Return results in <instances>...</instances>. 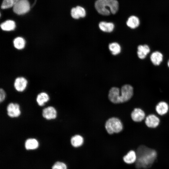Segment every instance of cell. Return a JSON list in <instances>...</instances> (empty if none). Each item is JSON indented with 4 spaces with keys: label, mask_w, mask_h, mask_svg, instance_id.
Masks as SVG:
<instances>
[{
    "label": "cell",
    "mask_w": 169,
    "mask_h": 169,
    "mask_svg": "<svg viewBox=\"0 0 169 169\" xmlns=\"http://www.w3.org/2000/svg\"><path fill=\"white\" fill-rule=\"evenodd\" d=\"M169 106L168 104L164 101L159 102L156 107V112L160 115L166 114L167 112Z\"/></svg>",
    "instance_id": "cell-18"
},
{
    "label": "cell",
    "mask_w": 169,
    "mask_h": 169,
    "mask_svg": "<svg viewBox=\"0 0 169 169\" xmlns=\"http://www.w3.org/2000/svg\"><path fill=\"white\" fill-rule=\"evenodd\" d=\"M137 156V161L138 166L146 167L149 166L154 161L157 156V153L154 150L143 147Z\"/></svg>",
    "instance_id": "cell-2"
},
{
    "label": "cell",
    "mask_w": 169,
    "mask_h": 169,
    "mask_svg": "<svg viewBox=\"0 0 169 169\" xmlns=\"http://www.w3.org/2000/svg\"><path fill=\"white\" fill-rule=\"evenodd\" d=\"M49 100L48 95L45 92H42L38 94L36 98V101L38 105L40 106H43Z\"/></svg>",
    "instance_id": "cell-19"
},
{
    "label": "cell",
    "mask_w": 169,
    "mask_h": 169,
    "mask_svg": "<svg viewBox=\"0 0 169 169\" xmlns=\"http://www.w3.org/2000/svg\"><path fill=\"white\" fill-rule=\"evenodd\" d=\"M52 169H67L66 165L64 163L57 161L55 162L52 166Z\"/></svg>",
    "instance_id": "cell-26"
},
{
    "label": "cell",
    "mask_w": 169,
    "mask_h": 169,
    "mask_svg": "<svg viewBox=\"0 0 169 169\" xmlns=\"http://www.w3.org/2000/svg\"><path fill=\"white\" fill-rule=\"evenodd\" d=\"M108 48L112 54L114 55L119 54L121 51L120 45L116 42H113L110 44Z\"/></svg>",
    "instance_id": "cell-23"
},
{
    "label": "cell",
    "mask_w": 169,
    "mask_h": 169,
    "mask_svg": "<svg viewBox=\"0 0 169 169\" xmlns=\"http://www.w3.org/2000/svg\"><path fill=\"white\" fill-rule=\"evenodd\" d=\"M99 27L100 29L103 32L110 33L114 30L115 25L112 23L102 21L99 23Z\"/></svg>",
    "instance_id": "cell-17"
},
{
    "label": "cell",
    "mask_w": 169,
    "mask_h": 169,
    "mask_svg": "<svg viewBox=\"0 0 169 169\" xmlns=\"http://www.w3.org/2000/svg\"><path fill=\"white\" fill-rule=\"evenodd\" d=\"M105 126L107 132L110 134L118 133L122 131L123 128L121 120L115 117L109 119L105 122Z\"/></svg>",
    "instance_id": "cell-3"
},
{
    "label": "cell",
    "mask_w": 169,
    "mask_h": 169,
    "mask_svg": "<svg viewBox=\"0 0 169 169\" xmlns=\"http://www.w3.org/2000/svg\"><path fill=\"white\" fill-rule=\"evenodd\" d=\"M160 121L159 118L156 115L150 114L146 117L145 123L147 127L155 128L158 125Z\"/></svg>",
    "instance_id": "cell-12"
},
{
    "label": "cell",
    "mask_w": 169,
    "mask_h": 169,
    "mask_svg": "<svg viewBox=\"0 0 169 169\" xmlns=\"http://www.w3.org/2000/svg\"><path fill=\"white\" fill-rule=\"evenodd\" d=\"M19 0H3L1 5L2 9H6L13 7Z\"/></svg>",
    "instance_id": "cell-25"
},
{
    "label": "cell",
    "mask_w": 169,
    "mask_h": 169,
    "mask_svg": "<svg viewBox=\"0 0 169 169\" xmlns=\"http://www.w3.org/2000/svg\"><path fill=\"white\" fill-rule=\"evenodd\" d=\"M167 66L169 68V59H168V60L167 61Z\"/></svg>",
    "instance_id": "cell-28"
},
{
    "label": "cell",
    "mask_w": 169,
    "mask_h": 169,
    "mask_svg": "<svg viewBox=\"0 0 169 169\" xmlns=\"http://www.w3.org/2000/svg\"><path fill=\"white\" fill-rule=\"evenodd\" d=\"M71 15L73 18L78 19L80 18L85 17L86 16V11L83 8L80 6H77L71 9Z\"/></svg>",
    "instance_id": "cell-14"
},
{
    "label": "cell",
    "mask_w": 169,
    "mask_h": 169,
    "mask_svg": "<svg viewBox=\"0 0 169 169\" xmlns=\"http://www.w3.org/2000/svg\"><path fill=\"white\" fill-rule=\"evenodd\" d=\"M28 84L26 79L23 77H18L15 79L14 87L16 90L21 92L26 89Z\"/></svg>",
    "instance_id": "cell-9"
},
{
    "label": "cell",
    "mask_w": 169,
    "mask_h": 169,
    "mask_svg": "<svg viewBox=\"0 0 169 169\" xmlns=\"http://www.w3.org/2000/svg\"><path fill=\"white\" fill-rule=\"evenodd\" d=\"M6 109L8 115L11 118L18 117L21 114L20 106L17 103H9Z\"/></svg>",
    "instance_id": "cell-6"
},
{
    "label": "cell",
    "mask_w": 169,
    "mask_h": 169,
    "mask_svg": "<svg viewBox=\"0 0 169 169\" xmlns=\"http://www.w3.org/2000/svg\"><path fill=\"white\" fill-rule=\"evenodd\" d=\"M137 155L136 152L133 150L129 151L123 158L124 161L128 164H131L137 160Z\"/></svg>",
    "instance_id": "cell-16"
},
{
    "label": "cell",
    "mask_w": 169,
    "mask_h": 169,
    "mask_svg": "<svg viewBox=\"0 0 169 169\" xmlns=\"http://www.w3.org/2000/svg\"><path fill=\"white\" fill-rule=\"evenodd\" d=\"M30 5L28 0H19L13 7V11L18 15H22L30 10Z\"/></svg>",
    "instance_id": "cell-5"
},
{
    "label": "cell",
    "mask_w": 169,
    "mask_h": 169,
    "mask_svg": "<svg viewBox=\"0 0 169 169\" xmlns=\"http://www.w3.org/2000/svg\"><path fill=\"white\" fill-rule=\"evenodd\" d=\"M39 143L38 141L34 138L27 139L25 143V148L27 150H34L37 148Z\"/></svg>",
    "instance_id": "cell-20"
},
{
    "label": "cell",
    "mask_w": 169,
    "mask_h": 169,
    "mask_svg": "<svg viewBox=\"0 0 169 169\" xmlns=\"http://www.w3.org/2000/svg\"><path fill=\"white\" fill-rule=\"evenodd\" d=\"M140 24V21L138 17L135 15L130 16L126 22L127 26L132 29L137 28Z\"/></svg>",
    "instance_id": "cell-15"
},
{
    "label": "cell",
    "mask_w": 169,
    "mask_h": 169,
    "mask_svg": "<svg viewBox=\"0 0 169 169\" xmlns=\"http://www.w3.org/2000/svg\"><path fill=\"white\" fill-rule=\"evenodd\" d=\"M120 91L119 97V103L128 101L133 96V88L130 84H125L122 86Z\"/></svg>",
    "instance_id": "cell-4"
},
{
    "label": "cell",
    "mask_w": 169,
    "mask_h": 169,
    "mask_svg": "<svg viewBox=\"0 0 169 169\" xmlns=\"http://www.w3.org/2000/svg\"><path fill=\"white\" fill-rule=\"evenodd\" d=\"M42 115L43 117L47 120L54 119L57 116V111L54 107L49 106L44 109Z\"/></svg>",
    "instance_id": "cell-7"
},
{
    "label": "cell",
    "mask_w": 169,
    "mask_h": 169,
    "mask_svg": "<svg viewBox=\"0 0 169 169\" xmlns=\"http://www.w3.org/2000/svg\"><path fill=\"white\" fill-rule=\"evenodd\" d=\"M95 7L100 14L109 15L111 13L115 14L119 8V3L116 0H97L95 3Z\"/></svg>",
    "instance_id": "cell-1"
},
{
    "label": "cell",
    "mask_w": 169,
    "mask_h": 169,
    "mask_svg": "<svg viewBox=\"0 0 169 169\" xmlns=\"http://www.w3.org/2000/svg\"><path fill=\"white\" fill-rule=\"evenodd\" d=\"M120 89L117 87H113L110 90L108 97L109 100L114 104H119V97L120 93Z\"/></svg>",
    "instance_id": "cell-11"
},
{
    "label": "cell",
    "mask_w": 169,
    "mask_h": 169,
    "mask_svg": "<svg viewBox=\"0 0 169 169\" xmlns=\"http://www.w3.org/2000/svg\"><path fill=\"white\" fill-rule=\"evenodd\" d=\"M6 94L4 90L1 88L0 89V102H3L5 99Z\"/></svg>",
    "instance_id": "cell-27"
},
{
    "label": "cell",
    "mask_w": 169,
    "mask_h": 169,
    "mask_svg": "<svg viewBox=\"0 0 169 169\" xmlns=\"http://www.w3.org/2000/svg\"><path fill=\"white\" fill-rule=\"evenodd\" d=\"M70 142L73 146L78 147L82 145L84 142V139L81 136L76 135L72 137Z\"/></svg>",
    "instance_id": "cell-21"
},
{
    "label": "cell",
    "mask_w": 169,
    "mask_h": 169,
    "mask_svg": "<svg viewBox=\"0 0 169 169\" xmlns=\"http://www.w3.org/2000/svg\"><path fill=\"white\" fill-rule=\"evenodd\" d=\"M163 55L160 51H156L152 52L151 54L150 59L151 63L155 66L160 65L163 59Z\"/></svg>",
    "instance_id": "cell-10"
},
{
    "label": "cell",
    "mask_w": 169,
    "mask_h": 169,
    "mask_svg": "<svg viewBox=\"0 0 169 169\" xmlns=\"http://www.w3.org/2000/svg\"><path fill=\"white\" fill-rule=\"evenodd\" d=\"M150 51V48L148 45L146 44L139 45L137 47V56L140 59H144L149 54Z\"/></svg>",
    "instance_id": "cell-8"
},
{
    "label": "cell",
    "mask_w": 169,
    "mask_h": 169,
    "mask_svg": "<svg viewBox=\"0 0 169 169\" xmlns=\"http://www.w3.org/2000/svg\"><path fill=\"white\" fill-rule=\"evenodd\" d=\"M14 47L18 49H23L25 45V42L24 39L21 37H18L14 39L13 41Z\"/></svg>",
    "instance_id": "cell-24"
},
{
    "label": "cell",
    "mask_w": 169,
    "mask_h": 169,
    "mask_svg": "<svg viewBox=\"0 0 169 169\" xmlns=\"http://www.w3.org/2000/svg\"><path fill=\"white\" fill-rule=\"evenodd\" d=\"M145 116L144 112L139 108L134 109L131 114V119L134 121L136 122L141 121L144 119Z\"/></svg>",
    "instance_id": "cell-13"
},
{
    "label": "cell",
    "mask_w": 169,
    "mask_h": 169,
    "mask_svg": "<svg viewBox=\"0 0 169 169\" xmlns=\"http://www.w3.org/2000/svg\"><path fill=\"white\" fill-rule=\"evenodd\" d=\"M1 29L4 31H10L13 30L15 28V22L12 20H8L1 24Z\"/></svg>",
    "instance_id": "cell-22"
}]
</instances>
